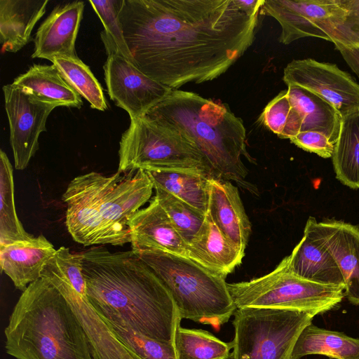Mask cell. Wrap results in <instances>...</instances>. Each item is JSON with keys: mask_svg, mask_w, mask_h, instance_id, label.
I'll return each mask as SVG.
<instances>
[{"mask_svg": "<svg viewBox=\"0 0 359 359\" xmlns=\"http://www.w3.org/2000/svg\"><path fill=\"white\" fill-rule=\"evenodd\" d=\"M56 250L42 234L29 241L0 245L1 269L23 292L41 278L44 266Z\"/></svg>", "mask_w": 359, "mask_h": 359, "instance_id": "d6986e66", "label": "cell"}, {"mask_svg": "<svg viewBox=\"0 0 359 359\" xmlns=\"http://www.w3.org/2000/svg\"><path fill=\"white\" fill-rule=\"evenodd\" d=\"M37 100L56 107L80 108L81 97L53 65H34L13 82Z\"/></svg>", "mask_w": 359, "mask_h": 359, "instance_id": "603a6c76", "label": "cell"}, {"mask_svg": "<svg viewBox=\"0 0 359 359\" xmlns=\"http://www.w3.org/2000/svg\"><path fill=\"white\" fill-rule=\"evenodd\" d=\"M258 15L240 0H123L119 20L133 64L177 90L225 73L253 43Z\"/></svg>", "mask_w": 359, "mask_h": 359, "instance_id": "6da1fadb", "label": "cell"}, {"mask_svg": "<svg viewBox=\"0 0 359 359\" xmlns=\"http://www.w3.org/2000/svg\"><path fill=\"white\" fill-rule=\"evenodd\" d=\"M0 245L29 241L28 233L18 219L14 201L13 168L6 155L0 151Z\"/></svg>", "mask_w": 359, "mask_h": 359, "instance_id": "83f0119b", "label": "cell"}, {"mask_svg": "<svg viewBox=\"0 0 359 359\" xmlns=\"http://www.w3.org/2000/svg\"><path fill=\"white\" fill-rule=\"evenodd\" d=\"M308 355H323L334 359H359V339L311 323L299 336L292 359H300Z\"/></svg>", "mask_w": 359, "mask_h": 359, "instance_id": "d4e9b609", "label": "cell"}, {"mask_svg": "<svg viewBox=\"0 0 359 359\" xmlns=\"http://www.w3.org/2000/svg\"><path fill=\"white\" fill-rule=\"evenodd\" d=\"M244 255L245 252L224 236L206 212L202 227L189 244L187 257L226 278L241 263Z\"/></svg>", "mask_w": 359, "mask_h": 359, "instance_id": "ffe728a7", "label": "cell"}, {"mask_svg": "<svg viewBox=\"0 0 359 359\" xmlns=\"http://www.w3.org/2000/svg\"><path fill=\"white\" fill-rule=\"evenodd\" d=\"M290 142L304 151L327 158L332 156L334 145L323 133L307 130L299 133L290 139Z\"/></svg>", "mask_w": 359, "mask_h": 359, "instance_id": "8d00e7d4", "label": "cell"}, {"mask_svg": "<svg viewBox=\"0 0 359 359\" xmlns=\"http://www.w3.org/2000/svg\"><path fill=\"white\" fill-rule=\"evenodd\" d=\"M154 187L161 188L205 214L210 175L198 170H147Z\"/></svg>", "mask_w": 359, "mask_h": 359, "instance_id": "484cf974", "label": "cell"}, {"mask_svg": "<svg viewBox=\"0 0 359 359\" xmlns=\"http://www.w3.org/2000/svg\"><path fill=\"white\" fill-rule=\"evenodd\" d=\"M107 55L104 72L108 94L130 120L143 117L172 90L144 74L124 57Z\"/></svg>", "mask_w": 359, "mask_h": 359, "instance_id": "4fadbf2b", "label": "cell"}, {"mask_svg": "<svg viewBox=\"0 0 359 359\" xmlns=\"http://www.w3.org/2000/svg\"><path fill=\"white\" fill-rule=\"evenodd\" d=\"M180 133L201 153L212 177L243 182L249 158L243 121L226 104L172 90L143 116Z\"/></svg>", "mask_w": 359, "mask_h": 359, "instance_id": "277c9868", "label": "cell"}, {"mask_svg": "<svg viewBox=\"0 0 359 359\" xmlns=\"http://www.w3.org/2000/svg\"><path fill=\"white\" fill-rule=\"evenodd\" d=\"M291 104L287 90L278 94L264 109L260 120L263 125L280 138L290 139Z\"/></svg>", "mask_w": 359, "mask_h": 359, "instance_id": "e575fe53", "label": "cell"}, {"mask_svg": "<svg viewBox=\"0 0 359 359\" xmlns=\"http://www.w3.org/2000/svg\"><path fill=\"white\" fill-rule=\"evenodd\" d=\"M123 2V0L89 1L104 25V29L101 33V38L107 55L118 54L133 64L119 20Z\"/></svg>", "mask_w": 359, "mask_h": 359, "instance_id": "d6a6232c", "label": "cell"}, {"mask_svg": "<svg viewBox=\"0 0 359 359\" xmlns=\"http://www.w3.org/2000/svg\"><path fill=\"white\" fill-rule=\"evenodd\" d=\"M206 212L224 236L245 252L251 233V224L238 188L230 181L210 177Z\"/></svg>", "mask_w": 359, "mask_h": 359, "instance_id": "ac0fdd59", "label": "cell"}, {"mask_svg": "<svg viewBox=\"0 0 359 359\" xmlns=\"http://www.w3.org/2000/svg\"><path fill=\"white\" fill-rule=\"evenodd\" d=\"M174 345L177 359H229L233 341L224 342L211 333L200 329H187L179 325Z\"/></svg>", "mask_w": 359, "mask_h": 359, "instance_id": "f1b7e54d", "label": "cell"}, {"mask_svg": "<svg viewBox=\"0 0 359 359\" xmlns=\"http://www.w3.org/2000/svg\"><path fill=\"white\" fill-rule=\"evenodd\" d=\"M119 145L118 171L189 170L212 177L201 153L187 138L144 117L130 120Z\"/></svg>", "mask_w": 359, "mask_h": 359, "instance_id": "ba28073f", "label": "cell"}, {"mask_svg": "<svg viewBox=\"0 0 359 359\" xmlns=\"http://www.w3.org/2000/svg\"><path fill=\"white\" fill-rule=\"evenodd\" d=\"M3 92L15 168L22 170L39 149V135L46 131L47 118L57 107L37 100L13 83L4 86Z\"/></svg>", "mask_w": 359, "mask_h": 359, "instance_id": "7c38bea8", "label": "cell"}, {"mask_svg": "<svg viewBox=\"0 0 359 359\" xmlns=\"http://www.w3.org/2000/svg\"><path fill=\"white\" fill-rule=\"evenodd\" d=\"M41 278L53 284L71 306L86 334L93 359H137L92 306L87 297L76 292L68 282L52 273L42 271Z\"/></svg>", "mask_w": 359, "mask_h": 359, "instance_id": "9a60e30c", "label": "cell"}, {"mask_svg": "<svg viewBox=\"0 0 359 359\" xmlns=\"http://www.w3.org/2000/svg\"><path fill=\"white\" fill-rule=\"evenodd\" d=\"M48 0H0V42L2 53H16L31 39L46 12Z\"/></svg>", "mask_w": 359, "mask_h": 359, "instance_id": "44dd1931", "label": "cell"}, {"mask_svg": "<svg viewBox=\"0 0 359 359\" xmlns=\"http://www.w3.org/2000/svg\"><path fill=\"white\" fill-rule=\"evenodd\" d=\"M262 11L279 23L285 45L305 37L332 42L347 13L344 0H264Z\"/></svg>", "mask_w": 359, "mask_h": 359, "instance_id": "30bf717a", "label": "cell"}, {"mask_svg": "<svg viewBox=\"0 0 359 359\" xmlns=\"http://www.w3.org/2000/svg\"><path fill=\"white\" fill-rule=\"evenodd\" d=\"M305 226L337 262L349 302L359 305V228L337 220L318 222L313 217H309Z\"/></svg>", "mask_w": 359, "mask_h": 359, "instance_id": "5bb4252c", "label": "cell"}, {"mask_svg": "<svg viewBox=\"0 0 359 359\" xmlns=\"http://www.w3.org/2000/svg\"><path fill=\"white\" fill-rule=\"evenodd\" d=\"M288 259L291 270L303 278L323 284L345 286L337 262L306 226L302 238Z\"/></svg>", "mask_w": 359, "mask_h": 359, "instance_id": "7402d4cb", "label": "cell"}, {"mask_svg": "<svg viewBox=\"0 0 359 359\" xmlns=\"http://www.w3.org/2000/svg\"><path fill=\"white\" fill-rule=\"evenodd\" d=\"M128 226L132 250H159L187 257L189 245L178 233L155 196L146 208L133 216Z\"/></svg>", "mask_w": 359, "mask_h": 359, "instance_id": "2e32d148", "label": "cell"}, {"mask_svg": "<svg viewBox=\"0 0 359 359\" xmlns=\"http://www.w3.org/2000/svg\"><path fill=\"white\" fill-rule=\"evenodd\" d=\"M83 9L81 1L55 7L37 29L32 57L51 62L56 56H76L75 41Z\"/></svg>", "mask_w": 359, "mask_h": 359, "instance_id": "e0dca14e", "label": "cell"}, {"mask_svg": "<svg viewBox=\"0 0 359 359\" xmlns=\"http://www.w3.org/2000/svg\"><path fill=\"white\" fill-rule=\"evenodd\" d=\"M233 359H292L296 341L312 323L306 313L244 307L233 313Z\"/></svg>", "mask_w": 359, "mask_h": 359, "instance_id": "9c48e42d", "label": "cell"}, {"mask_svg": "<svg viewBox=\"0 0 359 359\" xmlns=\"http://www.w3.org/2000/svg\"><path fill=\"white\" fill-rule=\"evenodd\" d=\"M287 93L292 106L302 118L301 132H320L334 145L343 120L337 109L317 94L298 86H287Z\"/></svg>", "mask_w": 359, "mask_h": 359, "instance_id": "cb8c5ba5", "label": "cell"}, {"mask_svg": "<svg viewBox=\"0 0 359 359\" xmlns=\"http://www.w3.org/2000/svg\"><path fill=\"white\" fill-rule=\"evenodd\" d=\"M145 170L90 172L74 177L62 196L65 224L72 238L84 246H122L130 243L128 222L152 195Z\"/></svg>", "mask_w": 359, "mask_h": 359, "instance_id": "3957f363", "label": "cell"}, {"mask_svg": "<svg viewBox=\"0 0 359 359\" xmlns=\"http://www.w3.org/2000/svg\"><path fill=\"white\" fill-rule=\"evenodd\" d=\"M51 62L67 83L88 102L91 108L100 111L107 109L102 87L89 67L77 56H56Z\"/></svg>", "mask_w": 359, "mask_h": 359, "instance_id": "f546056e", "label": "cell"}, {"mask_svg": "<svg viewBox=\"0 0 359 359\" xmlns=\"http://www.w3.org/2000/svg\"><path fill=\"white\" fill-rule=\"evenodd\" d=\"M99 314L137 359H177L174 344L161 342L138 333L114 314Z\"/></svg>", "mask_w": 359, "mask_h": 359, "instance_id": "4dcf8cb0", "label": "cell"}, {"mask_svg": "<svg viewBox=\"0 0 359 359\" xmlns=\"http://www.w3.org/2000/svg\"><path fill=\"white\" fill-rule=\"evenodd\" d=\"M227 286L237 309H284L304 312L313 318L337 306L345 296L344 285L319 283L295 274L288 256L263 276Z\"/></svg>", "mask_w": 359, "mask_h": 359, "instance_id": "52a82bcc", "label": "cell"}, {"mask_svg": "<svg viewBox=\"0 0 359 359\" xmlns=\"http://www.w3.org/2000/svg\"><path fill=\"white\" fill-rule=\"evenodd\" d=\"M88 302L98 313L114 314L133 330L174 344L182 320L170 294L133 250L96 247L82 252Z\"/></svg>", "mask_w": 359, "mask_h": 359, "instance_id": "7a4b0ae2", "label": "cell"}, {"mask_svg": "<svg viewBox=\"0 0 359 359\" xmlns=\"http://www.w3.org/2000/svg\"><path fill=\"white\" fill-rule=\"evenodd\" d=\"M332 158L336 177L351 189H359V111L343 118Z\"/></svg>", "mask_w": 359, "mask_h": 359, "instance_id": "4316f807", "label": "cell"}, {"mask_svg": "<svg viewBox=\"0 0 359 359\" xmlns=\"http://www.w3.org/2000/svg\"><path fill=\"white\" fill-rule=\"evenodd\" d=\"M158 203L167 213L174 227L189 245L202 227L205 214L158 187H154Z\"/></svg>", "mask_w": 359, "mask_h": 359, "instance_id": "1f68e13d", "label": "cell"}, {"mask_svg": "<svg viewBox=\"0 0 359 359\" xmlns=\"http://www.w3.org/2000/svg\"><path fill=\"white\" fill-rule=\"evenodd\" d=\"M346 62L359 78V48H337Z\"/></svg>", "mask_w": 359, "mask_h": 359, "instance_id": "74e56055", "label": "cell"}, {"mask_svg": "<svg viewBox=\"0 0 359 359\" xmlns=\"http://www.w3.org/2000/svg\"><path fill=\"white\" fill-rule=\"evenodd\" d=\"M136 253L168 290L182 319L216 327L237 309L224 276L186 257L159 250Z\"/></svg>", "mask_w": 359, "mask_h": 359, "instance_id": "8992f818", "label": "cell"}, {"mask_svg": "<svg viewBox=\"0 0 359 359\" xmlns=\"http://www.w3.org/2000/svg\"><path fill=\"white\" fill-rule=\"evenodd\" d=\"M4 332L6 351L16 359H93L71 306L42 278L22 292Z\"/></svg>", "mask_w": 359, "mask_h": 359, "instance_id": "5b68a950", "label": "cell"}, {"mask_svg": "<svg viewBox=\"0 0 359 359\" xmlns=\"http://www.w3.org/2000/svg\"><path fill=\"white\" fill-rule=\"evenodd\" d=\"M283 80L287 86L302 87L323 97L342 118L359 111V83L334 64L294 60L285 67Z\"/></svg>", "mask_w": 359, "mask_h": 359, "instance_id": "8fae6325", "label": "cell"}, {"mask_svg": "<svg viewBox=\"0 0 359 359\" xmlns=\"http://www.w3.org/2000/svg\"><path fill=\"white\" fill-rule=\"evenodd\" d=\"M43 270L64 279L76 292L87 297L86 283L83 274L82 253H72L69 248L60 247L46 264Z\"/></svg>", "mask_w": 359, "mask_h": 359, "instance_id": "836d02e7", "label": "cell"}, {"mask_svg": "<svg viewBox=\"0 0 359 359\" xmlns=\"http://www.w3.org/2000/svg\"><path fill=\"white\" fill-rule=\"evenodd\" d=\"M347 13L332 39L335 48H359V0H344Z\"/></svg>", "mask_w": 359, "mask_h": 359, "instance_id": "d590c367", "label": "cell"}]
</instances>
